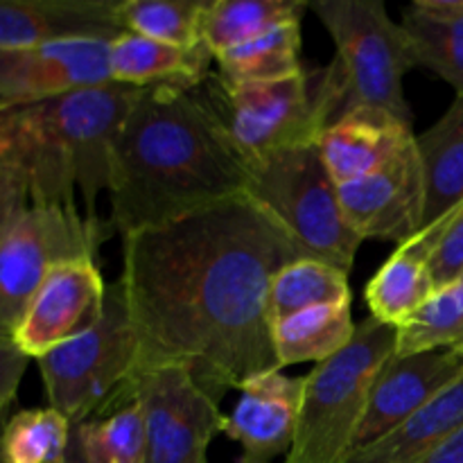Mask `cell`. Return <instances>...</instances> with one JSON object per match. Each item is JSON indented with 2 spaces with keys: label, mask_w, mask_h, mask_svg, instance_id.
Returning a JSON list of instances; mask_svg holds the SVG:
<instances>
[{
  "label": "cell",
  "mask_w": 463,
  "mask_h": 463,
  "mask_svg": "<svg viewBox=\"0 0 463 463\" xmlns=\"http://www.w3.org/2000/svg\"><path fill=\"white\" fill-rule=\"evenodd\" d=\"M297 258V240L247 193L122 238L118 280L138 346L134 375L185 366L220 402L279 369L267 298Z\"/></svg>",
  "instance_id": "1"
},
{
  "label": "cell",
  "mask_w": 463,
  "mask_h": 463,
  "mask_svg": "<svg viewBox=\"0 0 463 463\" xmlns=\"http://www.w3.org/2000/svg\"><path fill=\"white\" fill-rule=\"evenodd\" d=\"M249 163L208 99L179 86L140 89L116 136L111 226L127 238L247 193Z\"/></svg>",
  "instance_id": "2"
},
{
  "label": "cell",
  "mask_w": 463,
  "mask_h": 463,
  "mask_svg": "<svg viewBox=\"0 0 463 463\" xmlns=\"http://www.w3.org/2000/svg\"><path fill=\"white\" fill-rule=\"evenodd\" d=\"M140 89L98 84L54 98L0 104V158L23 176L30 203L77 208L99 222L98 199L109 190L116 136Z\"/></svg>",
  "instance_id": "3"
},
{
  "label": "cell",
  "mask_w": 463,
  "mask_h": 463,
  "mask_svg": "<svg viewBox=\"0 0 463 463\" xmlns=\"http://www.w3.org/2000/svg\"><path fill=\"white\" fill-rule=\"evenodd\" d=\"M310 9L328 30L335 59L326 68L330 125L346 113L380 111L414 125L405 75L416 68L410 41L383 0H315Z\"/></svg>",
  "instance_id": "4"
},
{
  "label": "cell",
  "mask_w": 463,
  "mask_h": 463,
  "mask_svg": "<svg viewBox=\"0 0 463 463\" xmlns=\"http://www.w3.org/2000/svg\"><path fill=\"white\" fill-rule=\"evenodd\" d=\"M398 330L366 317L353 342L306 375L292 450L283 463H344L355 450L371 389L396 353Z\"/></svg>",
  "instance_id": "5"
},
{
  "label": "cell",
  "mask_w": 463,
  "mask_h": 463,
  "mask_svg": "<svg viewBox=\"0 0 463 463\" xmlns=\"http://www.w3.org/2000/svg\"><path fill=\"white\" fill-rule=\"evenodd\" d=\"M247 194L288 229L303 256L351 274L362 238L344 217L337 184L317 143L251 163Z\"/></svg>",
  "instance_id": "6"
},
{
  "label": "cell",
  "mask_w": 463,
  "mask_h": 463,
  "mask_svg": "<svg viewBox=\"0 0 463 463\" xmlns=\"http://www.w3.org/2000/svg\"><path fill=\"white\" fill-rule=\"evenodd\" d=\"M138 346L120 280L107 288L102 319L36 360L52 410L72 425L99 419L129 401Z\"/></svg>",
  "instance_id": "7"
},
{
  "label": "cell",
  "mask_w": 463,
  "mask_h": 463,
  "mask_svg": "<svg viewBox=\"0 0 463 463\" xmlns=\"http://www.w3.org/2000/svg\"><path fill=\"white\" fill-rule=\"evenodd\" d=\"M208 84V102L249 165L317 143L328 127L324 71H301L288 80L256 84H224L211 75Z\"/></svg>",
  "instance_id": "8"
},
{
  "label": "cell",
  "mask_w": 463,
  "mask_h": 463,
  "mask_svg": "<svg viewBox=\"0 0 463 463\" xmlns=\"http://www.w3.org/2000/svg\"><path fill=\"white\" fill-rule=\"evenodd\" d=\"M107 226L77 208L27 203L0 235V330L12 333L57 265L98 260Z\"/></svg>",
  "instance_id": "9"
},
{
  "label": "cell",
  "mask_w": 463,
  "mask_h": 463,
  "mask_svg": "<svg viewBox=\"0 0 463 463\" xmlns=\"http://www.w3.org/2000/svg\"><path fill=\"white\" fill-rule=\"evenodd\" d=\"M127 393L143 410L145 463H208V446L224 428V414L190 369L140 371Z\"/></svg>",
  "instance_id": "10"
},
{
  "label": "cell",
  "mask_w": 463,
  "mask_h": 463,
  "mask_svg": "<svg viewBox=\"0 0 463 463\" xmlns=\"http://www.w3.org/2000/svg\"><path fill=\"white\" fill-rule=\"evenodd\" d=\"M107 288L98 260H68L54 267L12 330L16 346L39 360L80 337L102 319Z\"/></svg>",
  "instance_id": "11"
},
{
  "label": "cell",
  "mask_w": 463,
  "mask_h": 463,
  "mask_svg": "<svg viewBox=\"0 0 463 463\" xmlns=\"http://www.w3.org/2000/svg\"><path fill=\"white\" fill-rule=\"evenodd\" d=\"M339 203L348 226L364 240L410 242L423 229V176L416 138L405 152L380 170L337 185Z\"/></svg>",
  "instance_id": "12"
},
{
  "label": "cell",
  "mask_w": 463,
  "mask_h": 463,
  "mask_svg": "<svg viewBox=\"0 0 463 463\" xmlns=\"http://www.w3.org/2000/svg\"><path fill=\"white\" fill-rule=\"evenodd\" d=\"M109 43L84 39L34 48H0V104L54 98L86 86L109 84Z\"/></svg>",
  "instance_id": "13"
},
{
  "label": "cell",
  "mask_w": 463,
  "mask_h": 463,
  "mask_svg": "<svg viewBox=\"0 0 463 463\" xmlns=\"http://www.w3.org/2000/svg\"><path fill=\"white\" fill-rule=\"evenodd\" d=\"M459 378H463V348H439L411 355L393 353L371 389L355 450L396 430Z\"/></svg>",
  "instance_id": "14"
},
{
  "label": "cell",
  "mask_w": 463,
  "mask_h": 463,
  "mask_svg": "<svg viewBox=\"0 0 463 463\" xmlns=\"http://www.w3.org/2000/svg\"><path fill=\"white\" fill-rule=\"evenodd\" d=\"M306 378L267 371L240 389L222 432L240 446L238 463H274L292 450Z\"/></svg>",
  "instance_id": "15"
},
{
  "label": "cell",
  "mask_w": 463,
  "mask_h": 463,
  "mask_svg": "<svg viewBox=\"0 0 463 463\" xmlns=\"http://www.w3.org/2000/svg\"><path fill=\"white\" fill-rule=\"evenodd\" d=\"M122 32L118 0H0V48L113 41Z\"/></svg>",
  "instance_id": "16"
},
{
  "label": "cell",
  "mask_w": 463,
  "mask_h": 463,
  "mask_svg": "<svg viewBox=\"0 0 463 463\" xmlns=\"http://www.w3.org/2000/svg\"><path fill=\"white\" fill-rule=\"evenodd\" d=\"M414 138V127L387 113L360 109L321 131L317 147L335 184L344 185L384 167Z\"/></svg>",
  "instance_id": "17"
},
{
  "label": "cell",
  "mask_w": 463,
  "mask_h": 463,
  "mask_svg": "<svg viewBox=\"0 0 463 463\" xmlns=\"http://www.w3.org/2000/svg\"><path fill=\"white\" fill-rule=\"evenodd\" d=\"M441 240V224L420 231L410 242L396 247L389 260L366 285V303L373 319L401 330L437 292L432 253Z\"/></svg>",
  "instance_id": "18"
},
{
  "label": "cell",
  "mask_w": 463,
  "mask_h": 463,
  "mask_svg": "<svg viewBox=\"0 0 463 463\" xmlns=\"http://www.w3.org/2000/svg\"><path fill=\"white\" fill-rule=\"evenodd\" d=\"M213 61L215 57L203 43L197 48H176L129 32H122L109 43L111 80L136 89L179 86L194 90L211 80Z\"/></svg>",
  "instance_id": "19"
},
{
  "label": "cell",
  "mask_w": 463,
  "mask_h": 463,
  "mask_svg": "<svg viewBox=\"0 0 463 463\" xmlns=\"http://www.w3.org/2000/svg\"><path fill=\"white\" fill-rule=\"evenodd\" d=\"M423 176V229L446 220L463 202V98L455 95L448 111L416 136Z\"/></svg>",
  "instance_id": "20"
},
{
  "label": "cell",
  "mask_w": 463,
  "mask_h": 463,
  "mask_svg": "<svg viewBox=\"0 0 463 463\" xmlns=\"http://www.w3.org/2000/svg\"><path fill=\"white\" fill-rule=\"evenodd\" d=\"M463 430V378L383 439L357 448L344 463H419Z\"/></svg>",
  "instance_id": "21"
},
{
  "label": "cell",
  "mask_w": 463,
  "mask_h": 463,
  "mask_svg": "<svg viewBox=\"0 0 463 463\" xmlns=\"http://www.w3.org/2000/svg\"><path fill=\"white\" fill-rule=\"evenodd\" d=\"M351 303L319 306L271 324V344L279 369L303 362L330 360L355 337Z\"/></svg>",
  "instance_id": "22"
},
{
  "label": "cell",
  "mask_w": 463,
  "mask_h": 463,
  "mask_svg": "<svg viewBox=\"0 0 463 463\" xmlns=\"http://www.w3.org/2000/svg\"><path fill=\"white\" fill-rule=\"evenodd\" d=\"M303 0H208L202 16V43L213 57L229 52L289 21H303Z\"/></svg>",
  "instance_id": "23"
},
{
  "label": "cell",
  "mask_w": 463,
  "mask_h": 463,
  "mask_svg": "<svg viewBox=\"0 0 463 463\" xmlns=\"http://www.w3.org/2000/svg\"><path fill=\"white\" fill-rule=\"evenodd\" d=\"M217 80L224 84L279 81L298 75L301 63V21H289L267 34L215 57Z\"/></svg>",
  "instance_id": "24"
},
{
  "label": "cell",
  "mask_w": 463,
  "mask_h": 463,
  "mask_svg": "<svg viewBox=\"0 0 463 463\" xmlns=\"http://www.w3.org/2000/svg\"><path fill=\"white\" fill-rule=\"evenodd\" d=\"M335 303H351L346 271L317 258L303 256L285 265L274 276L269 285L267 312L271 324H276L297 312L335 306Z\"/></svg>",
  "instance_id": "25"
},
{
  "label": "cell",
  "mask_w": 463,
  "mask_h": 463,
  "mask_svg": "<svg viewBox=\"0 0 463 463\" xmlns=\"http://www.w3.org/2000/svg\"><path fill=\"white\" fill-rule=\"evenodd\" d=\"M72 423L52 407L21 410L0 430V463H63Z\"/></svg>",
  "instance_id": "26"
},
{
  "label": "cell",
  "mask_w": 463,
  "mask_h": 463,
  "mask_svg": "<svg viewBox=\"0 0 463 463\" xmlns=\"http://www.w3.org/2000/svg\"><path fill=\"white\" fill-rule=\"evenodd\" d=\"M206 5L208 0H118V21L129 34L197 48Z\"/></svg>",
  "instance_id": "27"
},
{
  "label": "cell",
  "mask_w": 463,
  "mask_h": 463,
  "mask_svg": "<svg viewBox=\"0 0 463 463\" xmlns=\"http://www.w3.org/2000/svg\"><path fill=\"white\" fill-rule=\"evenodd\" d=\"M416 66L446 80L463 98V16L439 21L407 7L401 21Z\"/></svg>",
  "instance_id": "28"
},
{
  "label": "cell",
  "mask_w": 463,
  "mask_h": 463,
  "mask_svg": "<svg viewBox=\"0 0 463 463\" xmlns=\"http://www.w3.org/2000/svg\"><path fill=\"white\" fill-rule=\"evenodd\" d=\"M89 463H145V419L134 398L99 419L75 425Z\"/></svg>",
  "instance_id": "29"
},
{
  "label": "cell",
  "mask_w": 463,
  "mask_h": 463,
  "mask_svg": "<svg viewBox=\"0 0 463 463\" xmlns=\"http://www.w3.org/2000/svg\"><path fill=\"white\" fill-rule=\"evenodd\" d=\"M463 348V279L437 289L419 315L398 330L396 355Z\"/></svg>",
  "instance_id": "30"
},
{
  "label": "cell",
  "mask_w": 463,
  "mask_h": 463,
  "mask_svg": "<svg viewBox=\"0 0 463 463\" xmlns=\"http://www.w3.org/2000/svg\"><path fill=\"white\" fill-rule=\"evenodd\" d=\"M441 224V240L432 253V276L437 289L455 283L463 276V202Z\"/></svg>",
  "instance_id": "31"
},
{
  "label": "cell",
  "mask_w": 463,
  "mask_h": 463,
  "mask_svg": "<svg viewBox=\"0 0 463 463\" xmlns=\"http://www.w3.org/2000/svg\"><path fill=\"white\" fill-rule=\"evenodd\" d=\"M27 364H30V357L16 346L12 333L0 330V420H3L5 410L16 398Z\"/></svg>",
  "instance_id": "32"
},
{
  "label": "cell",
  "mask_w": 463,
  "mask_h": 463,
  "mask_svg": "<svg viewBox=\"0 0 463 463\" xmlns=\"http://www.w3.org/2000/svg\"><path fill=\"white\" fill-rule=\"evenodd\" d=\"M27 203H30V193H27L25 181L0 158V235Z\"/></svg>",
  "instance_id": "33"
},
{
  "label": "cell",
  "mask_w": 463,
  "mask_h": 463,
  "mask_svg": "<svg viewBox=\"0 0 463 463\" xmlns=\"http://www.w3.org/2000/svg\"><path fill=\"white\" fill-rule=\"evenodd\" d=\"M410 7H414L423 16L439 18V21L463 16V0H414Z\"/></svg>",
  "instance_id": "34"
},
{
  "label": "cell",
  "mask_w": 463,
  "mask_h": 463,
  "mask_svg": "<svg viewBox=\"0 0 463 463\" xmlns=\"http://www.w3.org/2000/svg\"><path fill=\"white\" fill-rule=\"evenodd\" d=\"M419 463H463V430H459L452 439H448L446 443H441L428 457H423Z\"/></svg>",
  "instance_id": "35"
},
{
  "label": "cell",
  "mask_w": 463,
  "mask_h": 463,
  "mask_svg": "<svg viewBox=\"0 0 463 463\" xmlns=\"http://www.w3.org/2000/svg\"><path fill=\"white\" fill-rule=\"evenodd\" d=\"M63 463H89V461L84 459V452H81V448H80V439H77L75 425H72L71 448H68V452H66V459H63Z\"/></svg>",
  "instance_id": "36"
},
{
  "label": "cell",
  "mask_w": 463,
  "mask_h": 463,
  "mask_svg": "<svg viewBox=\"0 0 463 463\" xmlns=\"http://www.w3.org/2000/svg\"><path fill=\"white\" fill-rule=\"evenodd\" d=\"M461 279H463V276H461Z\"/></svg>",
  "instance_id": "37"
}]
</instances>
